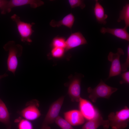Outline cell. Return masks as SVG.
<instances>
[{
    "label": "cell",
    "mask_w": 129,
    "mask_h": 129,
    "mask_svg": "<svg viewBox=\"0 0 129 129\" xmlns=\"http://www.w3.org/2000/svg\"><path fill=\"white\" fill-rule=\"evenodd\" d=\"M3 48L8 52L7 61L8 70L15 75L18 65V58L22 54L23 47L21 44H16L15 41H8L4 46Z\"/></svg>",
    "instance_id": "6da1fadb"
},
{
    "label": "cell",
    "mask_w": 129,
    "mask_h": 129,
    "mask_svg": "<svg viewBox=\"0 0 129 129\" xmlns=\"http://www.w3.org/2000/svg\"><path fill=\"white\" fill-rule=\"evenodd\" d=\"M110 126L112 129H123L127 127L129 121V109L125 106L115 112H111L108 116Z\"/></svg>",
    "instance_id": "7a4b0ae2"
},
{
    "label": "cell",
    "mask_w": 129,
    "mask_h": 129,
    "mask_svg": "<svg viewBox=\"0 0 129 129\" xmlns=\"http://www.w3.org/2000/svg\"><path fill=\"white\" fill-rule=\"evenodd\" d=\"M118 89L107 85L102 79H101L99 83L95 87L92 88L89 87L87 88V91L89 94V98L95 103L99 98L109 99L112 94Z\"/></svg>",
    "instance_id": "3957f363"
},
{
    "label": "cell",
    "mask_w": 129,
    "mask_h": 129,
    "mask_svg": "<svg viewBox=\"0 0 129 129\" xmlns=\"http://www.w3.org/2000/svg\"><path fill=\"white\" fill-rule=\"evenodd\" d=\"M11 19L16 24L18 33L21 37V41L30 43L32 42L31 38L34 31L32 27L35 24L34 22L30 23L22 21L18 15L14 14L11 17Z\"/></svg>",
    "instance_id": "277c9868"
},
{
    "label": "cell",
    "mask_w": 129,
    "mask_h": 129,
    "mask_svg": "<svg viewBox=\"0 0 129 129\" xmlns=\"http://www.w3.org/2000/svg\"><path fill=\"white\" fill-rule=\"evenodd\" d=\"M64 98V96H62L52 104L43 120L40 129H51L50 125L55 122L59 116Z\"/></svg>",
    "instance_id": "5b68a950"
},
{
    "label": "cell",
    "mask_w": 129,
    "mask_h": 129,
    "mask_svg": "<svg viewBox=\"0 0 129 129\" xmlns=\"http://www.w3.org/2000/svg\"><path fill=\"white\" fill-rule=\"evenodd\" d=\"M44 2L39 0H11L1 8V13L5 15L10 12L12 9L16 7L29 5L32 8L35 9L43 5Z\"/></svg>",
    "instance_id": "8992f818"
},
{
    "label": "cell",
    "mask_w": 129,
    "mask_h": 129,
    "mask_svg": "<svg viewBox=\"0 0 129 129\" xmlns=\"http://www.w3.org/2000/svg\"><path fill=\"white\" fill-rule=\"evenodd\" d=\"M124 50L120 48L117 49V52L115 53L112 52L109 53L108 56V59L111 62V64L108 76L106 80H108L112 77L120 75L121 74L120 58L121 56L124 55Z\"/></svg>",
    "instance_id": "52a82bcc"
},
{
    "label": "cell",
    "mask_w": 129,
    "mask_h": 129,
    "mask_svg": "<svg viewBox=\"0 0 129 129\" xmlns=\"http://www.w3.org/2000/svg\"><path fill=\"white\" fill-rule=\"evenodd\" d=\"M39 105L38 102L36 100L30 101L21 111V115L25 119L29 121L37 119L41 115L38 109Z\"/></svg>",
    "instance_id": "ba28073f"
},
{
    "label": "cell",
    "mask_w": 129,
    "mask_h": 129,
    "mask_svg": "<svg viewBox=\"0 0 129 129\" xmlns=\"http://www.w3.org/2000/svg\"><path fill=\"white\" fill-rule=\"evenodd\" d=\"M80 111L85 119L91 120L94 118L99 113L89 101L81 97L79 102Z\"/></svg>",
    "instance_id": "9c48e42d"
},
{
    "label": "cell",
    "mask_w": 129,
    "mask_h": 129,
    "mask_svg": "<svg viewBox=\"0 0 129 129\" xmlns=\"http://www.w3.org/2000/svg\"><path fill=\"white\" fill-rule=\"evenodd\" d=\"M87 43L86 40L80 32L72 33L65 42V51H67L72 48Z\"/></svg>",
    "instance_id": "30bf717a"
},
{
    "label": "cell",
    "mask_w": 129,
    "mask_h": 129,
    "mask_svg": "<svg viewBox=\"0 0 129 129\" xmlns=\"http://www.w3.org/2000/svg\"><path fill=\"white\" fill-rule=\"evenodd\" d=\"M81 75H78L72 80L69 86L68 94L73 102H79L81 93Z\"/></svg>",
    "instance_id": "8fae6325"
},
{
    "label": "cell",
    "mask_w": 129,
    "mask_h": 129,
    "mask_svg": "<svg viewBox=\"0 0 129 129\" xmlns=\"http://www.w3.org/2000/svg\"><path fill=\"white\" fill-rule=\"evenodd\" d=\"M64 119L72 126L81 125L85 122V118L80 110H73L65 112Z\"/></svg>",
    "instance_id": "7c38bea8"
},
{
    "label": "cell",
    "mask_w": 129,
    "mask_h": 129,
    "mask_svg": "<svg viewBox=\"0 0 129 129\" xmlns=\"http://www.w3.org/2000/svg\"><path fill=\"white\" fill-rule=\"evenodd\" d=\"M102 126L104 129H108L110 126L108 120H104L98 113L93 118L88 120L82 126V129H97Z\"/></svg>",
    "instance_id": "4fadbf2b"
},
{
    "label": "cell",
    "mask_w": 129,
    "mask_h": 129,
    "mask_svg": "<svg viewBox=\"0 0 129 129\" xmlns=\"http://www.w3.org/2000/svg\"><path fill=\"white\" fill-rule=\"evenodd\" d=\"M127 29L123 28H111L102 27L100 29V32L103 34L107 33L112 34L115 36L122 39L129 41V34Z\"/></svg>",
    "instance_id": "5bb4252c"
},
{
    "label": "cell",
    "mask_w": 129,
    "mask_h": 129,
    "mask_svg": "<svg viewBox=\"0 0 129 129\" xmlns=\"http://www.w3.org/2000/svg\"><path fill=\"white\" fill-rule=\"evenodd\" d=\"M94 12L97 22L100 24H106L108 15L105 13L104 8L98 0H95Z\"/></svg>",
    "instance_id": "9a60e30c"
},
{
    "label": "cell",
    "mask_w": 129,
    "mask_h": 129,
    "mask_svg": "<svg viewBox=\"0 0 129 129\" xmlns=\"http://www.w3.org/2000/svg\"><path fill=\"white\" fill-rule=\"evenodd\" d=\"M75 20L74 16L72 13H70L65 16L62 20L58 21L54 20H52L49 24L53 27H59L63 25L71 29Z\"/></svg>",
    "instance_id": "2e32d148"
},
{
    "label": "cell",
    "mask_w": 129,
    "mask_h": 129,
    "mask_svg": "<svg viewBox=\"0 0 129 129\" xmlns=\"http://www.w3.org/2000/svg\"><path fill=\"white\" fill-rule=\"evenodd\" d=\"M0 122L4 124L7 129H10L11 124L9 114L4 103L0 99Z\"/></svg>",
    "instance_id": "e0dca14e"
},
{
    "label": "cell",
    "mask_w": 129,
    "mask_h": 129,
    "mask_svg": "<svg viewBox=\"0 0 129 129\" xmlns=\"http://www.w3.org/2000/svg\"><path fill=\"white\" fill-rule=\"evenodd\" d=\"M124 21L125 24V28L127 29L129 26V4L127 3L120 11L119 16L117 20L118 22L121 21Z\"/></svg>",
    "instance_id": "ac0fdd59"
},
{
    "label": "cell",
    "mask_w": 129,
    "mask_h": 129,
    "mask_svg": "<svg viewBox=\"0 0 129 129\" xmlns=\"http://www.w3.org/2000/svg\"><path fill=\"white\" fill-rule=\"evenodd\" d=\"M55 122L62 129H75L72 125L59 116H58Z\"/></svg>",
    "instance_id": "d6986e66"
},
{
    "label": "cell",
    "mask_w": 129,
    "mask_h": 129,
    "mask_svg": "<svg viewBox=\"0 0 129 129\" xmlns=\"http://www.w3.org/2000/svg\"><path fill=\"white\" fill-rule=\"evenodd\" d=\"M66 40L64 38L57 37L53 40L52 45L53 48H60L64 49L65 46Z\"/></svg>",
    "instance_id": "ffe728a7"
},
{
    "label": "cell",
    "mask_w": 129,
    "mask_h": 129,
    "mask_svg": "<svg viewBox=\"0 0 129 129\" xmlns=\"http://www.w3.org/2000/svg\"><path fill=\"white\" fill-rule=\"evenodd\" d=\"M18 129H33L32 124L29 121L22 119L20 121L18 125Z\"/></svg>",
    "instance_id": "44dd1931"
},
{
    "label": "cell",
    "mask_w": 129,
    "mask_h": 129,
    "mask_svg": "<svg viewBox=\"0 0 129 129\" xmlns=\"http://www.w3.org/2000/svg\"><path fill=\"white\" fill-rule=\"evenodd\" d=\"M68 2L72 8L79 7L81 9H83L86 6V5L83 0H69Z\"/></svg>",
    "instance_id": "7402d4cb"
},
{
    "label": "cell",
    "mask_w": 129,
    "mask_h": 129,
    "mask_svg": "<svg viewBox=\"0 0 129 129\" xmlns=\"http://www.w3.org/2000/svg\"><path fill=\"white\" fill-rule=\"evenodd\" d=\"M65 50L64 48H53L51 51L52 56L55 58H59L64 55Z\"/></svg>",
    "instance_id": "603a6c76"
},
{
    "label": "cell",
    "mask_w": 129,
    "mask_h": 129,
    "mask_svg": "<svg viewBox=\"0 0 129 129\" xmlns=\"http://www.w3.org/2000/svg\"><path fill=\"white\" fill-rule=\"evenodd\" d=\"M121 72L126 71L129 67V45L127 47V57L125 63L121 64Z\"/></svg>",
    "instance_id": "cb8c5ba5"
},
{
    "label": "cell",
    "mask_w": 129,
    "mask_h": 129,
    "mask_svg": "<svg viewBox=\"0 0 129 129\" xmlns=\"http://www.w3.org/2000/svg\"><path fill=\"white\" fill-rule=\"evenodd\" d=\"M122 79L121 80L119 83L121 84L124 83H129V71H126L120 74Z\"/></svg>",
    "instance_id": "d4e9b609"
},
{
    "label": "cell",
    "mask_w": 129,
    "mask_h": 129,
    "mask_svg": "<svg viewBox=\"0 0 129 129\" xmlns=\"http://www.w3.org/2000/svg\"><path fill=\"white\" fill-rule=\"evenodd\" d=\"M8 0H0V9L3 7L8 2Z\"/></svg>",
    "instance_id": "484cf974"
},
{
    "label": "cell",
    "mask_w": 129,
    "mask_h": 129,
    "mask_svg": "<svg viewBox=\"0 0 129 129\" xmlns=\"http://www.w3.org/2000/svg\"><path fill=\"white\" fill-rule=\"evenodd\" d=\"M8 76V75L6 73H5L3 75H0V80L3 78L6 77Z\"/></svg>",
    "instance_id": "4316f807"
}]
</instances>
